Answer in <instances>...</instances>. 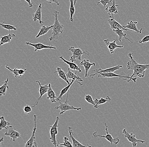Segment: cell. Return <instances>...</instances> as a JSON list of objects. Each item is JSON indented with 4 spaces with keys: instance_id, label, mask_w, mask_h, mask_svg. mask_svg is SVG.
Segmentation results:
<instances>
[{
    "instance_id": "obj_1",
    "label": "cell",
    "mask_w": 149,
    "mask_h": 147,
    "mask_svg": "<svg viewBox=\"0 0 149 147\" xmlns=\"http://www.w3.org/2000/svg\"><path fill=\"white\" fill-rule=\"evenodd\" d=\"M133 54L129 53L128 54L129 60L127 63V68L128 70H133V74L131 76V78H134V76L139 78H143L145 76V71L149 69V64L141 65L139 64L134 59L133 57Z\"/></svg>"
},
{
    "instance_id": "obj_2",
    "label": "cell",
    "mask_w": 149,
    "mask_h": 147,
    "mask_svg": "<svg viewBox=\"0 0 149 147\" xmlns=\"http://www.w3.org/2000/svg\"><path fill=\"white\" fill-rule=\"evenodd\" d=\"M59 13L56 10L54 11V15L55 17V22L52 29V36L49 38V40L51 41H55L56 39H58L60 33H63L64 31V26L59 22V19H58V16Z\"/></svg>"
},
{
    "instance_id": "obj_3",
    "label": "cell",
    "mask_w": 149,
    "mask_h": 147,
    "mask_svg": "<svg viewBox=\"0 0 149 147\" xmlns=\"http://www.w3.org/2000/svg\"><path fill=\"white\" fill-rule=\"evenodd\" d=\"M97 76L98 77L102 78H113V77H118L119 79H123L127 82L133 81L135 83L137 80V77L131 78V76L129 74H126L123 72H122L120 74H115L113 72H109V73H98Z\"/></svg>"
},
{
    "instance_id": "obj_4",
    "label": "cell",
    "mask_w": 149,
    "mask_h": 147,
    "mask_svg": "<svg viewBox=\"0 0 149 147\" xmlns=\"http://www.w3.org/2000/svg\"><path fill=\"white\" fill-rule=\"evenodd\" d=\"M59 117L57 116L56 118V121L54 123L52 126H49L51 128L50 129V139L52 144L55 147H58V142L57 141L56 135L58 134V123L59 121Z\"/></svg>"
},
{
    "instance_id": "obj_5",
    "label": "cell",
    "mask_w": 149,
    "mask_h": 147,
    "mask_svg": "<svg viewBox=\"0 0 149 147\" xmlns=\"http://www.w3.org/2000/svg\"><path fill=\"white\" fill-rule=\"evenodd\" d=\"M69 50L72 53V56L70 57V60L72 62H73L76 61V59L81 60V56L83 54L87 55L89 56V53L88 52L83 51L79 48H75L74 47H70Z\"/></svg>"
},
{
    "instance_id": "obj_6",
    "label": "cell",
    "mask_w": 149,
    "mask_h": 147,
    "mask_svg": "<svg viewBox=\"0 0 149 147\" xmlns=\"http://www.w3.org/2000/svg\"><path fill=\"white\" fill-rule=\"evenodd\" d=\"M68 92L66 97V100L64 101V103H62L61 101H59L60 105L58 106H57L55 107V109H59L61 111L60 114L61 115L65 113L67 111L71 110H76L77 111L80 110L81 109V108L74 107L72 106H70L68 104L69 100H68Z\"/></svg>"
},
{
    "instance_id": "obj_7",
    "label": "cell",
    "mask_w": 149,
    "mask_h": 147,
    "mask_svg": "<svg viewBox=\"0 0 149 147\" xmlns=\"http://www.w3.org/2000/svg\"><path fill=\"white\" fill-rule=\"evenodd\" d=\"M105 130H106V132H107V135H98L97 134V132H95L93 133V135L94 137H101L105 138V139H107L108 141H109L111 145L113 144H114L115 145H117L118 144L119 142H120V139L119 138L117 137L113 138L112 136L111 135V134H109L108 132V127L107 125V124L105 123Z\"/></svg>"
},
{
    "instance_id": "obj_8",
    "label": "cell",
    "mask_w": 149,
    "mask_h": 147,
    "mask_svg": "<svg viewBox=\"0 0 149 147\" xmlns=\"http://www.w3.org/2000/svg\"><path fill=\"white\" fill-rule=\"evenodd\" d=\"M37 116L36 114L33 115V118H34V127L33 128L32 135L31 137L25 143V147H37V143L35 142V133L37 130Z\"/></svg>"
},
{
    "instance_id": "obj_9",
    "label": "cell",
    "mask_w": 149,
    "mask_h": 147,
    "mask_svg": "<svg viewBox=\"0 0 149 147\" xmlns=\"http://www.w3.org/2000/svg\"><path fill=\"white\" fill-rule=\"evenodd\" d=\"M123 133L124 134L125 137L127 139V140L129 142L132 143V146L134 147L136 146L137 143L139 142L141 143H144L145 142V141H143L142 140H140V139H136V135H134L133 133H128L125 128L123 129Z\"/></svg>"
},
{
    "instance_id": "obj_10",
    "label": "cell",
    "mask_w": 149,
    "mask_h": 147,
    "mask_svg": "<svg viewBox=\"0 0 149 147\" xmlns=\"http://www.w3.org/2000/svg\"><path fill=\"white\" fill-rule=\"evenodd\" d=\"M4 135L6 136H9L11 138L10 141L13 140L15 142L17 139L19 138L21 136L20 133L16 131L15 128H13L12 126H9L6 129V132Z\"/></svg>"
},
{
    "instance_id": "obj_11",
    "label": "cell",
    "mask_w": 149,
    "mask_h": 147,
    "mask_svg": "<svg viewBox=\"0 0 149 147\" xmlns=\"http://www.w3.org/2000/svg\"><path fill=\"white\" fill-rule=\"evenodd\" d=\"M123 66L122 65H117L116 66L112 67V68H109L106 69H102L101 68L98 69L94 70H92V72H95V73L93 74H90L89 76L93 78L95 76L98 74L99 73H109V72H114L116 70H119L121 68H123Z\"/></svg>"
},
{
    "instance_id": "obj_12",
    "label": "cell",
    "mask_w": 149,
    "mask_h": 147,
    "mask_svg": "<svg viewBox=\"0 0 149 147\" xmlns=\"http://www.w3.org/2000/svg\"><path fill=\"white\" fill-rule=\"evenodd\" d=\"M118 38L114 39L113 41L110 42L109 39H106L104 40L105 45L108 47L111 54H113L115 52V50L117 48H123V45H118L116 44V42L118 41Z\"/></svg>"
},
{
    "instance_id": "obj_13",
    "label": "cell",
    "mask_w": 149,
    "mask_h": 147,
    "mask_svg": "<svg viewBox=\"0 0 149 147\" xmlns=\"http://www.w3.org/2000/svg\"><path fill=\"white\" fill-rule=\"evenodd\" d=\"M26 44L28 45H30L34 47V52H39L41 50H43L44 49H56V47L54 46H51V45H45L41 43H38L33 44L29 42H26Z\"/></svg>"
},
{
    "instance_id": "obj_14",
    "label": "cell",
    "mask_w": 149,
    "mask_h": 147,
    "mask_svg": "<svg viewBox=\"0 0 149 147\" xmlns=\"http://www.w3.org/2000/svg\"><path fill=\"white\" fill-rule=\"evenodd\" d=\"M110 19L108 20V23L109 25L111 28L113 30L124 29L125 31H128L127 29L124 28L120 24H119L118 22L114 19L113 16L109 17Z\"/></svg>"
},
{
    "instance_id": "obj_15",
    "label": "cell",
    "mask_w": 149,
    "mask_h": 147,
    "mask_svg": "<svg viewBox=\"0 0 149 147\" xmlns=\"http://www.w3.org/2000/svg\"><path fill=\"white\" fill-rule=\"evenodd\" d=\"M70 68H68V72L66 73V76H67L68 79L73 80L75 81V82L78 83L81 86H82L83 84L80 83V82H83V81L82 79L81 78V77H79V75H77L76 71H75V73H74V72H72L70 70Z\"/></svg>"
},
{
    "instance_id": "obj_16",
    "label": "cell",
    "mask_w": 149,
    "mask_h": 147,
    "mask_svg": "<svg viewBox=\"0 0 149 147\" xmlns=\"http://www.w3.org/2000/svg\"><path fill=\"white\" fill-rule=\"evenodd\" d=\"M42 3H40L38 8L35 10L34 13L32 15L33 18L34 22L36 20H38L39 21V24H41L43 26L42 24L44 22L43 20H42Z\"/></svg>"
},
{
    "instance_id": "obj_17",
    "label": "cell",
    "mask_w": 149,
    "mask_h": 147,
    "mask_svg": "<svg viewBox=\"0 0 149 147\" xmlns=\"http://www.w3.org/2000/svg\"><path fill=\"white\" fill-rule=\"evenodd\" d=\"M48 85H49V89L47 93V99H49L51 103H52L56 102L58 101H62L58 99V97H57L55 93L54 92L52 89V85L51 84H49Z\"/></svg>"
},
{
    "instance_id": "obj_18",
    "label": "cell",
    "mask_w": 149,
    "mask_h": 147,
    "mask_svg": "<svg viewBox=\"0 0 149 147\" xmlns=\"http://www.w3.org/2000/svg\"><path fill=\"white\" fill-rule=\"evenodd\" d=\"M137 24V21L133 22V21L131 20V21H130V22H127V25L123 26L125 28L128 29V31H135V32L137 33H141L142 29H141L140 30H139L136 26Z\"/></svg>"
},
{
    "instance_id": "obj_19",
    "label": "cell",
    "mask_w": 149,
    "mask_h": 147,
    "mask_svg": "<svg viewBox=\"0 0 149 147\" xmlns=\"http://www.w3.org/2000/svg\"><path fill=\"white\" fill-rule=\"evenodd\" d=\"M36 82L38 83L39 86H40V90H39V93H40V96L39 98H37V102L35 105L37 106L39 104V102L40 100H42V97L45 94L47 93L48 91V89H49V85H42L41 84L40 82L39 81H36Z\"/></svg>"
},
{
    "instance_id": "obj_20",
    "label": "cell",
    "mask_w": 149,
    "mask_h": 147,
    "mask_svg": "<svg viewBox=\"0 0 149 147\" xmlns=\"http://www.w3.org/2000/svg\"><path fill=\"white\" fill-rule=\"evenodd\" d=\"M95 63H90L89 62V60L88 59H84L80 63V65H82L84 67L85 70V77H87L89 76L88 75V71L90 70V68L93 66L95 65Z\"/></svg>"
},
{
    "instance_id": "obj_21",
    "label": "cell",
    "mask_w": 149,
    "mask_h": 147,
    "mask_svg": "<svg viewBox=\"0 0 149 147\" xmlns=\"http://www.w3.org/2000/svg\"><path fill=\"white\" fill-rule=\"evenodd\" d=\"M5 68L10 70L13 73L15 78H19V77H21V76L24 75L25 72L26 70V69H18L17 68H15L14 69H12L10 67H8V65H6Z\"/></svg>"
},
{
    "instance_id": "obj_22",
    "label": "cell",
    "mask_w": 149,
    "mask_h": 147,
    "mask_svg": "<svg viewBox=\"0 0 149 147\" xmlns=\"http://www.w3.org/2000/svg\"><path fill=\"white\" fill-rule=\"evenodd\" d=\"M68 129L69 130L70 137L71 139L72 140L73 147H91V146H88V145L85 146V145H82L81 143L77 141L74 137V134H73V132H72V130L71 127H68Z\"/></svg>"
},
{
    "instance_id": "obj_23",
    "label": "cell",
    "mask_w": 149,
    "mask_h": 147,
    "mask_svg": "<svg viewBox=\"0 0 149 147\" xmlns=\"http://www.w3.org/2000/svg\"><path fill=\"white\" fill-rule=\"evenodd\" d=\"M119 6V5H116L115 3V0H113V3L111 6L109 7H107L105 9V10L107 11L109 17H113V14H117L118 13V10H117L116 6Z\"/></svg>"
},
{
    "instance_id": "obj_24",
    "label": "cell",
    "mask_w": 149,
    "mask_h": 147,
    "mask_svg": "<svg viewBox=\"0 0 149 147\" xmlns=\"http://www.w3.org/2000/svg\"><path fill=\"white\" fill-rule=\"evenodd\" d=\"M59 58L61 60H62L63 62L68 64L70 68L72 70H73V71L75 70V71H78L79 72H81V70L80 67L74 63V62H69V61H67V60L65 59L63 57V56H59Z\"/></svg>"
},
{
    "instance_id": "obj_25",
    "label": "cell",
    "mask_w": 149,
    "mask_h": 147,
    "mask_svg": "<svg viewBox=\"0 0 149 147\" xmlns=\"http://www.w3.org/2000/svg\"><path fill=\"white\" fill-rule=\"evenodd\" d=\"M15 37L16 35L15 34L11 33H9L8 35H5V36H1L0 45H2L5 44L10 42L13 38Z\"/></svg>"
},
{
    "instance_id": "obj_26",
    "label": "cell",
    "mask_w": 149,
    "mask_h": 147,
    "mask_svg": "<svg viewBox=\"0 0 149 147\" xmlns=\"http://www.w3.org/2000/svg\"><path fill=\"white\" fill-rule=\"evenodd\" d=\"M113 30V31L114 32V33H116V34H117V35L119 36V38H118V41L120 42H121L122 41V38H123V37H124V38H125V39L128 40L130 42H131V43L134 42H133L132 41L130 40L129 38L126 37V34L125 33H124L123 32V31L125 30Z\"/></svg>"
},
{
    "instance_id": "obj_27",
    "label": "cell",
    "mask_w": 149,
    "mask_h": 147,
    "mask_svg": "<svg viewBox=\"0 0 149 147\" xmlns=\"http://www.w3.org/2000/svg\"><path fill=\"white\" fill-rule=\"evenodd\" d=\"M53 26H54V25H51V26H42V27L40 29V31L36 37V38H39L40 36L46 34L51 29L53 28Z\"/></svg>"
},
{
    "instance_id": "obj_28",
    "label": "cell",
    "mask_w": 149,
    "mask_h": 147,
    "mask_svg": "<svg viewBox=\"0 0 149 147\" xmlns=\"http://www.w3.org/2000/svg\"><path fill=\"white\" fill-rule=\"evenodd\" d=\"M54 73L56 72H58V76L61 78V79L66 82L68 83V84H70V83L68 80V78H67V76H66V73L64 71V70L61 69L60 67H57V68L56 71L54 72Z\"/></svg>"
},
{
    "instance_id": "obj_29",
    "label": "cell",
    "mask_w": 149,
    "mask_h": 147,
    "mask_svg": "<svg viewBox=\"0 0 149 147\" xmlns=\"http://www.w3.org/2000/svg\"><path fill=\"white\" fill-rule=\"evenodd\" d=\"M74 82H75V81L73 80H72L71 82L70 83V84H68V85L67 86H66V87L63 88V89L61 90V91L60 93H59V96L58 97V99L62 100V101H64V100H62V97H63V96L66 93L69 92L70 87H71V86L72 84L74 83Z\"/></svg>"
},
{
    "instance_id": "obj_30",
    "label": "cell",
    "mask_w": 149,
    "mask_h": 147,
    "mask_svg": "<svg viewBox=\"0 0 149 147\" xmlns=\"http://www.w3.org/2000/svg\"><path fill=\"white\" fill-rule=\"evenodd\" d=\"M111 100V99L109 97V96L107 95L106 98H101L99 100H98L97 98H95L94 101H95V103L97 107L98 108L99 107V105H102V104H104L105 103L110 102Z\"/></svg>"
},
{
    "instance_id": "obj_31",
    "label": "cell",
    "mask_w": 149,
    "mask_h": 147,
    "mask_svg": "<svg viewBox=\"0 0 149 147\" xmlns=\"http://www.w3.org/2000/svg\"><path fill=\"white\" fill-rule=\"evenodd\" d=\"M8 81L9 79H6V80L5 81L3 84L0 87V96H2V95H5L6 94V90L7 89H9V86L8 85Z\"/></svg>"
},
{
    "instance_id": "obj_32",
    "label": "cell",
    "mask_w": 149,
    "mask_h": 147,
    "mask_svg": "<svg viewBox=\"0 0 149 147\" xmlns=\"http://www.w3.org/2000/svg\"><path fill=\"white\" fill-rule=\"evenodd\" d=\"M70 21L71 22H73V15L75 13V9L74 7V0H70Z\"/></svg>"
},
{
    "instance_id": "obj_33",
    "label": "cell",
    "mask_w": 149,
    "mask_h": 147,
    "mask_svg": "<svg viewBox=\"0 0 149 147\" xmlns=\"http://www.w3.org/2000/svg\"><path fill=\"white\" fill-rule=\"evenodd\" d=\"M1 120V123H0V130L3 128L6 129L8 127L10 126V124L7 121H6L4 117L3 116H1L0 118Z\"/></svg>"
},
{
    "instance_id": "obj_34",
    "label": "cell",
    "mask_w": 149,
    "mask_h": 147,
    "mask_svg": "<svg viewBox=\"0 0 149 147\" xmlns=\"http://www.w3.org/2000/svg\"><path fill=\"white\" fill-rule=\"evenodd\" d=\"M85 100H86L88 103L93 105L95 108H97L96 105L95 103V101L93 100L92 96L89 95H85Z\"/></svg>"
},
{
    "instance_id": "obj_35",
    "label": "cell",
    "mask_w": 149,
    "mask_h": 147,
    "mask_svg": "<svg viewBox=\"0 0 149 147\" xmlns=\"http://www.w3.org/2000/svg\"><path fill=\"white\" fill-rule=\"evenodd\" d=\"M64 146V147H73L72 145L70 142L69 141V138L67 137H65L64 138V142L62 144L58 145V147Z\"/></svg>"
},
{
    "instance_id": "obj_36",
    "label": "cell",
    "mask_w": 149,
    "mask_h": 147,
    "mask_svg": "<svg viewBox=\"0 0 149 147\" xmlns=\"http://www.w3.org/2000/svg\"><path fill=\"white\" fill-rule=\"evenodd\" d=\"M0 25L3 28L5 29L8 30H15L16 31L17 29L13 25H9V24H5L4 23H1Z\"/></svg>"
},
{
    "instance_id": "obj_37",
    "label": "cell",
    "mask_w": 149,
    "mask_h": 147,
    "mask_svg": "<svg viewBox=\"0 0 149 147\" xmlns=\"http://www.w3.org/2000/svg\"><path fill=\"white\" fill-rule=\"evenodd\" d=\"M35 106H36L35 105L33 106H30L27 105H25L23 108V111L26 114H29L31 112L32 108L34 107Z\"/></svg>"
},
{
    "instance_id": "obj_38",
    "label": "cell",
    "mask_w": 149,
    "mask_h": 147,
    "mask_svg": "<svg viewBox=\"0 0 149 147\" xmlns=\"http://www.w3.org/2000/svg\"><path fill=\"white\" fill-rule=\"evenodd\" d=\"M113 0H100L97 3V5L101 3L103 6H106L107 4H109Z\"/></svg>"
},
{
    "instance_id": "obj_39",
    "label": "cell",
    "mask_w": 149,
    "mask_h": 147,
    "mask_svg": "<svg viewBox=\"0 0 149 147\" xmlns=\"http://www.w3.org/2000/svg\"><path fill=\"white\" fill-rule=\"evenodd\" d=\"M149 42V35L145 36L142 40L139 41V43L145 44L146 42Z\"/></svg>"
},
{
    "instance_id": "obj_40",
    "label": "cell",
    "mask_w": 149,
    "mask_h": 147,
    "mask_svg": "<svg viewBox=\"0 0 149 147\" xmlns=\"http://www.w3.org/2000/svg\"><path fill=\"white\" fill-rule=\"evenodd\" d=\"M47 1L48 3H56V4L57 5H59L60 3L58 2V0H46Z\"/></svg>"
},
{
    "instance_id": "obj_41",
    "label": "cell",
    "mask_w": 149,
    "mask_h": 147,
    "mask_svg": "<svg viewBox=\"0 0 149 147\" xmlns=\"http://www.w3.org/2000/svg\"><path fill=\"white\" fill-rule=\"evenodd\" d=\"M29 4V8H31V7H32L33 6V3H32L31 2V0H25Z\"/></svg>"
},
{
    "instance_id": "obj_42",
    "label": "cell",
    "mask_w": 149,
    "mask_h": 147,
    "mask_svg": "<svg viewBox=\"0 0 149 147\" xmlns=\"http://www.w3.org/2000/svg\"><path fill=\"white\" fill-rule=\"evenodd\" d=\"M3 141V137L1 138V140H0V143H1L2 142V141Z\"/></svg>"
},
{
    "instance_id": "obj_43",
    "label": "cell",
    "mask_w": 149,
    "mask_h": 147,
    "mask_svg": "<svg viewBox=\"0 0 149 147\" xmlns=\"http://www.w3.org/2000/svg\"><path fill=\"white\" fill-rule=\"evenodd\" d=\"M77 1L78 0H74V5H76V3H77Z\"/></svg>"
}]
</instances>
